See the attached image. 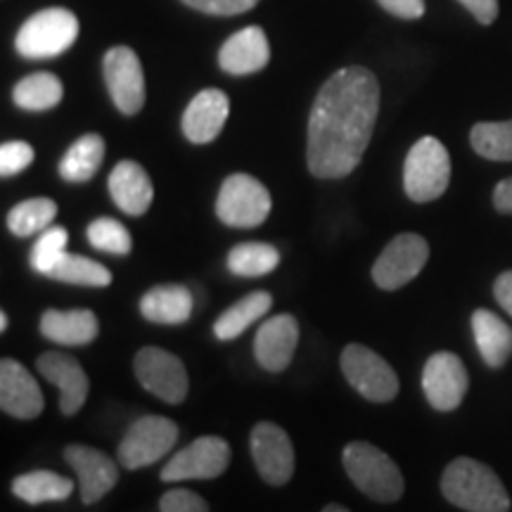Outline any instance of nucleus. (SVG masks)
<instances>
[{"instance_id": "0eeeda50", "label": "nucleus", "mask_w": 512, "mask_h": 512, "mask_svg": "<svg viewBox=\"0 0 512 512\" xmlns=\"http://www.w3.org/2000/svg\"><path fill=\"white\" fill-rule=\"evenodd\" d=\"M339 366L347 382L356 389L363 399L373 403H387L399 394V377L380 354L363 344H349L344 347Z\"/></svg>"}, {"instance_id": "4be33fe9", "label": "nucleus", "mask_w": 512, "mask_h": 512, "mask_svg": "<svg viewBox=\"0 0 512 512\" xmlns=\"http://www.w3.org/2000/svg\"><path fill=\"white\" fill-rule=\"evenodd\" d=\"M41 332L50 342L62 347H83L91 344L100 332L98 316L88 309L55 311L48 309L41 316Z\"/></svg>"}, {"instance_id": "37998d69", "label": "nucleus", "mask_w": 512, "mask_h": 512, "mask_svg": "<svg viewBox=\"0 0 512 512\" xmlns=\"http://www.w3.org/2000/svg\"><path fill=\"white\" fill-rule=\"evenodd\" d=\"M0 330H3V332L8 330V313H5V311L0 313Z\"/></svg>"}, {"instance_id": "dca6fc26", "label": "nucleus", "mask_w": 512, "mask_h": 512, "mask_svg": "<svg viewBox=\"0 0 512 512\" xmlns=\"http://www.w3.org/2000/svg\"><path fill=\"white\" fill-rule=\"evenodd\" d=\"M0 408L19 420L38 418L43 411L41 387L15 358H3L0 363Z\"/></svg>"}, {"instance_id": "412c9836", "label": "nucleus", "mask_w": 512, "mask_h": 512, "mask_svg": "<svg viewBox=\"0 0 512 512\" xmlns=\"http://www.w3.org/2000/svg\"><path fill=\"white\" fill-rule=\"evenodd\" d=\"M110 195L117 207L128 216H143L155 200L150 176L138 162L124 159L110 174Z\"/></svg>"}, {"instance_id": "a211bd4d", "label": "nucleus", "mask_w": 512, "mask_h": 512, "mask_svg": "<svg viewBox=\"0 0 512 512\" xmlns=\"http://www.w3.org/2000/svg\"><path fill=\"white\" fill-rule=\"evenodd\" d=\"M299 342V325L290 313L268 318L256 332L254 339V356L261 368L268 373H283L290 366L294 349Z\"/></svg>"}, {"instance_id": "f3484780", "label": "nucleus", "mask_w": 512, "mask_h": 512, "mask_svg": "<svg viewBox=\"0 0 512 512\" xmlns=\"http://www.w3.org/2000/svg\"><path fill=\"white\" fill-rule=\"evenodd\" d=\"M38 373L60 389V411L76 415L88 399V375L74 356L48 351L36 361Z\"/></svg>"}, {"instance_id": "473e14b6", "label": "nucleus", "mask_w": 512, "mask_h": 512, "mask_svg": "<svg viewBox=\"0 0 512 512\" xmlns=\"http://www.w3.org/2000/svg\"><path fill=\"white\" fill-rule=\"evenodd\" d=\"M69 233L60 226H50L43 230L41 238L36 240L34 249H31V266L36 273L48 275L53 268L60 264V259L67 254Z\"/></svg>"}, {"instance_id": "ea45409f", "label": "nucleus", "mask_w": 512, "mask_h": 512, "mask_svg": "<svg viewBox=\"0 0 512 512\" xmlns=\"http://www.w3.org/2000/svg\"><path fill=\"white\" fill-rule=\"evenodd\" d=\"M494 294H496V302L512 316V271H505L503 275H498Z\"/></svg>"}, {"instance_id": "4c0bfd02", "label": "nucleus", "mask_w": 512, "mask_h": 512, "mask_svg": "<svg viewBox=\"0 0 512 512\" xmlns=\"http://www.w3.org/2000/svg\"><path fill=\"white\" fill-rule=\"evenodd\" d=\"M389 15L399 19H420L425 15V0H377Z\"/></svg>"}, {"instance_id": "2eb2a0df", "label": "nucleus", "mask_w": 512, "mask_h": 512, "mask_svg": "<svg viewBox=\"0 0 512 512\" xmlns=\"http://www.w3.org/2000/svg\"><path fill=\"white\" fill-rule=\"evenodd\" d=\"M64 458L72 465L79 479L81 501L86 505L98 503L105 498L119 482V467L110 456L91 446H67L64 448Z\"/></svg>"}, {"instance_id": "2f4dec72", "label": "nucleus", "mask_w": 512, "mask_h": 512, "mask_svg": "<svg viewBox=\"0 0 512 512\" xmlns=\"http://www.w3.org/2000/svg\"><path fill=\"white\" fill-rule=\"evenodd\" d=\"M48 278L83 287H107L112 283V273L107 271L105 266L93 259H86V256H76L69 252L64 254L60 264L48 273Z\"/></svg>"}, {"instance_id": "39448f33", "label": "nucleus", "mask_w": 512, "mask_h": 512, "mask_svg": "<svg viewBox=\"0 0 512 512\" xmlns=\"http://www.w3.org/2000/svg\"><path fill=\"white\" fill-rule=\"evenodd\" d=\"M451 183V157L437 138L425 136L411 147L403 164V188L413 202H432Z\"/></svg>"}, {"instance_id": "bb28decb", "label": "nucleus", "mask_w": 512, "mask_h": 512, "mask_svg": "<svg viewBox=\"0 0 512 512\" xmlns=\"http://www.w3.org/2000/svg\"><path fill=\"white\" fill-rule=\"evenodd\" d=\"M273 306V297L268 292H252L245 299H240L238 304H233L219 316L214 323V335L230 342V339L240 337L249 325L256 323L261 316H266L268 309Z\"/></svg>"}, {"instance_id": "6e6552de", "label": "nucleus", "mask_w": 512, "mask_h": 512, "mask_svg": "<svg viewBox=\"0 0 512 512\" xmlns=\"http://www.w3.org/2000/svg\"><path fill=\"white\" fill-rule=\"evenodd\" d=\"M178 441V425L174 420L162 418V415H145L128 427L119 444V463L126 470H140L157 460H162L166 453L174 448Z\"/></svg>"}, {"instance_id": "a19ab883", "label": "nucleus", "mask_w": 512, "mask_h": 512, "mask_svg": "<svg viewBox=\"0 0 512 512\" xmlns=\"http://www.w3.org/2000/svg\"><path fill=\"white\" fill-rule=\"evenodd\" d=\"M494 207L501 211V214H512V176L496 185Z\"/></svg>"}, {"instance_id": "f03ea898", "label": "nucleus", "mask_w": 512, "mask_h": 512, "mask_svg": "<svg viewBox=\"0 0 512 512\" xmlns=\"http://www.w3.org/2000/svg\"><path fill=\"white\" fill-rule=\"evenodd\" d=\"M441 494L467 512H510V496L491 467L475 458H456L441 475Z\"/></svg>"}, {"instance_id": "aec40b11", "label": "nucleus", "mask_w": 512, "mask_h": 512, "mask_svg": "<svg viewBox=\"0 0 512 512\" xmlns=\"http://www.w3.org/2000/svg\"><path fill=\"white\" fill-rule=\"evenodd\" d=\"M268 60H271V46L261 27H245L230 36L219 50L221 69L233 76L261 72Z\"/></svg>"}, {"instance_id": "ddd939ff", "label": "nucleus", "mask_w": 512, "mask_h": 512, "mask_svg": "<svg viewBox=\"0 0 512 512\" xmlns=\"http://www.w3.org/2000/svg\"><path fill=\"white\" fill-rule=\"evenodd\" d=\"M467 387H470V377L463 361L451 351H439L430 361L425 363L422 370V389H425L427 401L437 411H456L463 403Z\"/></svg>"}, {"instance_id": "423d86ee", "label": "nucleus", "mask_w": 512, "mask_h": 512, "mask_svg": "<svg viewBox=\"0 0 512 512\" xmlns=\"http://www.w3.org/2000/svg\"><path fill=\"white\" fill-rule=\"evenodd\" d=\"M216 214L230 228H256L271 214V192L249 174H233L221 185Z\"/></svg>"}, {"instance_id": "1a4fd4ad", "label": "nucleus", "mask_w": 512, "mask_h": 512, "mask_svg": "<svg viewBox=\"0 0 512 512\" xmlns=\"http://www.w3.org/2000/svg\"><path fill=\"white\" fill-rule=\"evenodd\" d=\"M430 259V245L418 233H401L382 249L373 266V280L380 290H399L418 278Z\"/></svg>"}, {"instance_id": "c756f323", "label": "nucleus", "mask_w": 512, "mask_h": 512, "mask_svg": "<svg viewBox=\"0 0 512 512\" xmlns=\"http://www.w3.org/2000/svg\"><path fill=\"white\" fill-rule=\"evenodd\" d=\"M57 216V204L48 197H34V200L19 202L10 209L8 228L17 238H29V235L48 230Z\"/></svg>"}, {"instance_id": "cd10ccee", "label": "nucleus", "mask_w": 512, "mask_h": 512, "mask_svg": "<svg viewBox=\"0 0 512 512\" xmlns=\"http://www.w3.org/2000/svg\"><path fill=\"white\" fill-rule=\"evenodd\" d=\"M62 95H64L62 81L50 72H36V74L24 76V79L15 86V91H12L15 105L27 112L53 110L55 105H60Z\"/></svg>"}, {"instance_id": "4468645a", "label": "nucleus", "mask_w": 512, "mask_h": 512, "mask_svg": "<svg viewBox=\"0 0 512 512\" xmlns=\"http://www.w3.org/2000/svg\"><path fill=\"white\" fill-rule=\"evenodd\" d=\"M252 458L261 479L271 486H285L294 475V446L283 427L259 422L252 430Z\"/></svg>"}, {"instance_id": "6ab92c4d", "label": "nucleus", "mask_w": 512, "mask_h": 512, "mask_svg": "<svg viewBox=\"0 0 512 512\" xmlns=\"http://www.w3.org/2000/svg\"><path fill=\"white\" fill-rule=\"evenodd\" d=\"M230 114L228 95L219 88H207L190 100L183 114V133L190 143L204 145L219 138Z\"/></svg>"}, {"instance_id": "c85d7f7f", "label": "nucleus", "mask_w": 512, "mask_h": 512, "mask_svg": "<svg viewBox=\"0 0 512 512\" xmlns=\"http://www.w3.org/2000/svg\"><path fill=\"white\" fill-rule=\"evenodd\" d=\"M280 264V254L273 245L266 242H242L228 254V271L242 278H256L275 271Z\"/></svg>"}, {"instance_id": "c9c22d12", "label": "nucleus", "mask_w": 512, "mask_h": 512, "mask_svg": "<svg viewBox=\"0 0 512 512\" xmlns=\"http://www.w3.org/2000/svg\"><path fill=\"white\" fill-rule=\"evenodd\" d=\"M162 512H209V505L202 496L190 489H171L159 498Z\"/></svg>"}, {"instance_id": "58836bf2", "label": "nucleus", "mask_w": 512, "mask_h": 512, "mask_svg": "<svg viewBox=\"0 0 512 512\" xmlns=\"http://www.w3.org/2000/svg\"><path fill=\"white\" fill-rule=\"evenodd\" d=\"M460 5H465L472 12V17L484 27L494 24L498 17V0H460Z\"/></svg>"}, {"instance_id": "5701e85b", "label": "nucleus", "mask_w": 512, "mask_h": 512, "mask_svg": "<svg viewBox=\"0 0 512 512\" xmlns=\"http://www.w3.org/2000/svg\"><path fill=\"white\" fill-rule=\"evenodd\" d=\"M140 313L157 325H183L192 316V294L183 285H157L140 299Z\"/></svg>"}, {"instance_id": "e433bc0d", "label": "nucleus", "mask_w": 512, "mask_h": 512, "mask_svg": "<svg viewBox=\"0 0 512 512\" xmlns=\"http://www.w3.org/2000/svg\"><path fill=\"white\" fill-rule=\"evenodd\" d=\"M185 5L192 10H200L204 15H219V17H230V15H242V12H249L259 0H183Z\"/></svg>"}, {"instance_id": "7c9ffc66", "label": "nucleus", "mask_w": 512, "mask_h": 512, "mask_svg": "<svg viewBox=\"0 0 512 512\" xmlns=\"http://www.w3.org/2000/svg\"><path fill=\"white\" fill-rule=\"evenodd\" d=\"M470 143L479 157L491 162H512V119L482 121L472 128Z\"/></svg>"}, {"instance_id": "7ed1b4c3", "label": "nucleus", "mask_w": 512, "mask_h": 512, "mask_svg": "<svg viewBox=\"0 0 512 512\" xmlns=\"http://www.w3.org/2000/svg\"><path fill=\"white\" fill-rule=\"evenodd\" d=\"M342 463L356 489L373 501L396 503L403 496V475L399 465L368 441H351L344 448Z\"/></svg>"}, {"instance_id": "20e7f679", "label": "nucleus", "mask_w": 512, "mask_h": 512, "mask_svg": "<svg viewBox=\"0 0 512 512\" xmlns=\"http://www.w3.org/2000/svg\"><path fill=\"white\" fill-rule=\"evenodd\" d=\"M79 38V19L64 8L36 12L19 29L15 48L27 60H50L67 53Z\"/></svg>"}, {"instance_id": "9b49d317", "label": "nucleus", "mask_w": 512, "mask_h": 512, "mask_svg": "<svg viewBox=\"0 0 512 512\" xmlns=\"http://www.w3.org/2000/svg\"><path fill=\"white\" fill-rule=\"evenodd\" d=\"M230 446L221 437H200L178 451L162 470V482H188V479H216L228 470Z\"/></svg>"}, {"instance_id": "79ce46f5", "label": "nucleus", "mask_w": 512, "mask_h": 512, "mask_svg": "<svg viewBox=\"0 0 512 512\" xmlns=\"http://www.w3.org/2000/svg\"><path fill=\"white\" fill-rule=\"evenodd\" d=\"M320 512H349L347 508H344V505H337V503H330V505H325L323 510Z\"/></svg>"}, {"instance_id": "f257e3e1", "label": "nucleus", "mask_w": 512, "mask_h": 512, "mask_svg": "<svg viewBox=\"0 0 512 512\" xmlns=\"http://www.w3.org/2000/svg\"><path fill=\"white\" fill-rule=\"evenodd\" d=\"M380 112V83L366 67H344L320 88L309 117L306 162L318 178H342L361 164Z\"/></svg>"}, {"instance_id": "a878e982", "label": "nucleus", "mask_w": 512, "mask_h": 512, "mask_svg": "<svg viewBox=\"0 0 512 512\" xmlns=\"http://www.w3.org/2000/svg\"><path fill=\"white\" fill-rule=\"evenodd\" d=\"M105 159V140L98 133H86L64 152L60 162V176L69 183H86L98 174Z\"/></svg>"}, {"instance_id": "72a5a7b5", "label": "nucleus", "mask_w": 512, "mask_h": 512, "mask_svg": "<svg viewBox=\"0 0 512 512\" xmlns=\"http://www.w3.org/2000/svg\"><path fill=\"white\" fill-rule=\"evenodd\" d=\"M86 235H88V242H91L95 249H100V252H107V254L126 256L133 247L131 233H128V230L114 219H95L91 226H88Z\"/></svg>"}, {"instance_id": "f8f14e48", "label": "nucleus", "mask_w": 512, "mask_h": 512, "mask_svg": "<svg viewBox=\"0 0 512 512\" xmlns=\"http://www.w3.org/2000/svg\"><path fill=\"white\" fill-rule=\"evenodd\" d=\"M107 91L121 114L133 117L145 105V74L140 57L131 48L117 46L102 60Z\"/></svg>"}, {"instance_id": "9d476101", "label": "nucleus", "mask_w": 512, "mask_h": 512, "mask_svg": "<svg viewBox=\"0 0 512 512\" xmlns=\"http://www.w3.org/2000/svg\"><path fill=\"white\" fill-rule=\"evenodd\" d=\"M138 382L143 384L150 394L162 399L171 406L183 403L188 396V373H185L183 361L171 351L159 347H143L133 361Z\"/></svg>"}, {"instance_id": "f704fd0d", "label": "nucleus", "mask_w": 512, "mask_h": 512, "mask_svg": "<svg viewBox=\"0 0 512 512\" xmlns=\"http://www.w3.org/2000/svg\"><path fill=\"white\" fill-rule=\"evenodd\" d=\"M34 162V147L24 140H10L0 147V176L10 178L22 174Z\"/></svg>"}, {"instance_id": "b1692460", "label": "nucleus", "mask_w": 512, "mask_h": 512, "mask_svg": "<svg viewBox=\"0 0 512 512\" xmlns=\"http://www.w3.org/2000/svg\"><path fill=\"white\" fill-rule=\"evenodd\" d=\"M472 332L479 354L486 361V366L501 368L512 356V328L494 311L477 309L472 313Z\"/></svg>"}, {"instance_id": "393cba45", "label": "nucleus", "mask_w": 512, "mask_h": 512, "mask_svg": "<svg viewBox=\"0 0 512 512\" xmlns=\"http://www.w3.org/2000/svg\"><path fill=\"white\" fill-rule=\"evenodd\" d=\"M72 491H74L72 479L57 475V472H50V470L27 472V475H19L15 482H12V494H15L19 501L29 505L67 501V498L72 496Z\"/></svg>"}]
</instances>
